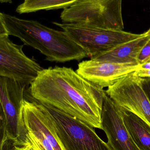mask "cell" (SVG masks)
I'll return each mask as SVG.
<instances>
[{
    "mask_svg": "<svg viewBox=\"0 0 150 150\" xmlns=\"http://www.w3.org/2000/svg\"><path fill=\"white\" fill-rule=\"evenodd\" d=\"M102 129L114 150H140L126 129L120 113L105 92L101 114Z\"/></svg>",
    "mask_w": 150,
    "mask_h": 150,
    "instance_id": "cell-11",
    "label": "cell"
},
{
    "mask_svg": "<svg viewBox=\"0 0 150 150\" xmlns=\"http://www.w3.org/2000/svg\"><path fill=\"white\" fill-rule=\"evenodd\" d=\"M76 1L77 0H26L17 7L16 11L21 14L41 10L64 9L69 7Z\"/></svg>",
    "mask_w": 150,
    "mask_h": 150,
    "instance_id": "cell-14",
    "label": "cell"
},
{
    "mask_svg": "<svg viewBox=\"0 0 150 150\" xmlns=\"http://www.w3.org/2000/svg\"><path fill=\"white\" fill-rule=\"evenodd\" d=\"M139 66L90 59L79 63L76 71L84 79L103 88H108L125 76L134 72Z\"/></svg>",
    "mask_w": 150,
    "mask_h": 150,
    "instance_id": "cell-10",
    "label": "cell"
},
{
    "mask_svg": "<svg viewBox=\"0 0 150 150\" xmlns=\"http://www.w3.org/2000/svg\"><path fill=\"white\" fill-rule=\"evenodd\" d=\"M139 64H143L150 61V41L143 47L137 59Z\"/></svg>",
    "mask_w": 150,
    "mask_h": 150,
    "instance_id": "cell-15",
    "label": "cell"
},
{
    "mask_svg": "<svg viewBox=\"0 0 150 150\" xmlns=\"http://www.w3.org/2000/svg\"><path fill=\"white\" fill-rule=\"evenodd\" d=\"M29 91L38 102L102 129L105 90L71 68L56 66L44 69L30 85Z\"/></svg>",
    "mask_w": 150,
    "mask_h": 150,
    "instance_id": "cell-1",
    "label": "cell"
},
{
    "mask_svg": "<svg viewBox=\"0 0 150 150\" xmlns=\"http://www.w3.org/2000/svg\"><path fill=\"white\" fill-rule=\"evenodd\" d=\"M26 87L13 80L0 77L1 146L9 142L13 145L30 144L23 116Z\"/></svg>",
    "mask_w": 150,
    "mask_h": 150,
    "instance_id": "cell-3",
    "label": "cell"
},
{
    "mask_svg": "<svg viewBox=\"0 0 150 150\" xmlns=\"http://www.w3.org/2000/svg\"><path fill=\"white\" fill-rule=\"evenodd\" d=\"M8 36L0 35V77H6L27 87L44 69L35 60L27 57Z\"/></svg>",
    "mask_w": 150,
    "mask_h": 150,
    "instance_id": "cell-8",
    "label": "cell"
},
{
    "mask_svg": "<svg viewBox=\"0 0 150 150\" xmlns=\"http://www.w3.org/2000/svg\"><path fill=\"white\" fill-rule=\"evenodd\" d=\"M149 62H150V61H149Z\"/></svg>",
    "mask_w": 150,
    "mask_h": 150,
    "instance_id": "cell-21",
    "label": "cell"
},
{
    "mask_svg": "<svg viewBox=\"0 0 150 150\" xmlns=\"http://www.w3.org/2000/svg\"><path fill=\"white\" fill-rule=\"evenodd\" d=\"M133 74L140 78H149L150 77V70H143L138 69L133 72Z\"/></svg>",
    "mask_w": 150,
    "mask_h": 150,
    "instance_id": "cell-17",
    "label": "cell"
},
{
    "mask_svg": "<svg viewBox=\"0 0 150 150\" xmlns=\"http://www.w3.org/2000/svg\"><path fill=\"white\" fill-rule=\"evenodd\" d=\"M42 104L50 115L66 150H114L90 125L52 106Z\"/></svg>",
    "mask_w": 150,
    "mask_h": 150,
    "instance_id": "cell-5",
    "label": "cell"
},
{
    "mask_svg": "<svg viewBox=\"0 0 150 150\" xmlns=\"http://www.w3.org/2000/svg\"><path fill=\"white\" fill-rule=\"evenodd\" d=\"M145 33L146 35H150V28L146 32H145Z\"/></svg>",
    "mask_w": 150,
    "mask_h": 150,
    "instance_id": "cell-20",
    "label": "cell"
},
{
    "mask_svg": "<svg viewBox=\"0 0 150 150\" xmlns=\"http://www.w3.org/2000/svg\"><path fill=\"white\" fill-rule=\"evenodd\" d=\"M121 0H77L60 15L63 23H83L106 29L123 30Z\"/></svg>",
    "mask_w": 150,
    "mask_h": 150,
    "instance_id": "cell-4",
    "label": "cell"
},
{
    "mask_svg": "<svg viewBox=\"0 0 150 150\" xmlns=\"http://www.w3.org/2000/svg\"><path fill=\"white\" fill-rule=\"evenodd\" d=\"M139 69L143 70H150V62L139 65Z\"/></svg>",
    "mask_w": 150,
    "mask_h": 150,
    "instance_id": "cell-19",
    "label": "cell"
},
{
    "mask_svg": "<svg viewBox=\"0 0 150 150\" xmlns=\"http://www.w3.org/2000/svg\"><path fill=\"white\" fill-rule=\"evenodd\" d=\"M53 23L62 28L70 38L84 50L88 57L91 58L110 50L119 45L138 38L143 34L106 29L83 23Z\"/></svg>",
    "mask_w": 150,
    "mask_h": 150,
    "instance_id": "cell-6",
    "label": "cell"
},
{
    "mask_svg": "<svg viewBox=\"0 0 150 150\" xmlns=\"http://www.w3.org/2000/svg\"><path fill=\"white\" fill-rule=\"evenodd\" d=\"M142 86L143 90L150 103V77L142 78Z\"/></svg>",
    "mask_w": 150,
    "mask_h": 150,
    "instance_id": "cell-16",
    "label": "cell"
},
{
    "mask_svg": "<svg viewBox=\"0 0 150 150\" xmlns=\"http://www.w3.org/2000/svg\"><path fill=\"white\" fill-rule=\"evenodd\" d=\"M24 98L23 116L27 137L33 150H66L50 114L42 103Z\"/></svg>",
    "mask_w": 150,
    "mask_h": 150,
    "instance_id": "cell-7",
    "label": "cell"
},
{
    "mask_svg": "<svg viewBox=\"0 0 150 150\" xmlns=\"http://www.w3.org/2000/svg\"><path fill=\"white\" fill-rule=\"evenodd\" d=\"M8 35L19 38L24 45L38 50L50 62L80 61L88 56L64 31L49 28L37 21L24 20L0 13Z\"/></svg>",
    "mask_w": 150,
    "mask_h": 150,
    "instance_id": "cell-2",
    "label": "cell"
},
{
    "mask_svg": "<svg viewBox=\"0 0 150 150\" xmlns=\"http://www.w3.org/2000/svg\"><path fill=\"white\" fill-rule=\"evenodd\" d=\"M116 107L126 129L137 146L140 150H150V125L133 113Z\"/></svg>",
    "mask_w": 150,
    "mask_h": 150,
    "instance_id": "cell-13",
    "label": "cell"
},
{
    "mask_svg": "<svg viewBox=\"0 0 150 150\" xmlns=\"http://www.w3.org/2000/svg\"><path fill=\"white\" fill-rule=\"evenodd\" d=\"M150 41L145 33L138 38L117 45L110 50L100 53L91 59L118 64L139 65L137 59L143 47Z\"/></svg>",
    "mask_w": 150,
    "mask_h": 150,
    "instance_id": "cell-12",
    "label": "cell"
},
{
    "mask_svg": "<svg viewBox=\"0 0 150 150\" xmlns=\"http://www.w3.org/2000/svg\"><path fill=\"white\" fill-rule=\"evenodd\" d=\"M11 150H33V149L30 144L23 146H16L13 145V147Z\"/></svg>",
    "mask_w": 150,
    "mask_h": 150,
    "instance_id": "cell-18",
    "label": "cell"
},
{
    "mask_svg": "<svg viewBox=\"0 0 150 150\" xmlns=\"http://www.w3.org/2000/svg\"><path fill=\"white\" fill-rule=\"evenodd\" d=\"M142 79L132 73L105 92L116 106L133 113L150 126V103L142 88Z\"/></svg>",
    "mask_w": 150,
    "mask_h": 150,
    "instance_id": "cell-9",
    "label": "cell"
}]
</instances>
